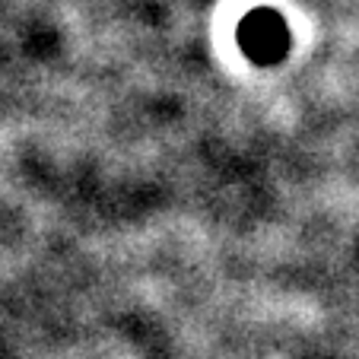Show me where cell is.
Returning a JSON list of instances; mask_svg holds the SVG:
<instances>
[{"label":"cell","mask_w":359,"mask_h":359,"mask_svg":"<svg viewBox=\"0 0 359 359\" xmlns=\"http://www.w3.org/2000/svg\"><path fill=\"white\" fill-rule=\"evenodd\" d=\"M238 45L258 67H271L290 51V29L277 10H255L238 22Z\"/></svg>","instance_id":"6da1fadb"}]
</instances>
